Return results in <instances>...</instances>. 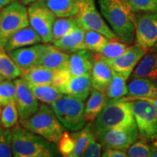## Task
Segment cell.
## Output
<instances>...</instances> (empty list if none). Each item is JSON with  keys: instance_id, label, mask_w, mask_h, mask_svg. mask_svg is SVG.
<instances>
[{"instance_id": "6da1fadb", "label": "cell", "mask_w": 157, "mask_h": 157, "mask_svg": "<svg viewBox=\"0 0 157 157\" xmlns=\"http://www.w3.org/2000/svg\"><path fill=\"white\" fill-rule=\"evenodd\" d=\"M101 13L119 40L132 44L135 36V15L123 0H98Z\"/></svg>"}, {"instance_id": "7a4b0ae2", "label": "cell", "mask_w": 157, "mask_h": 157, "mask_svg": "<svg viewBox=\"0 0 157 157\" xmlns=\"http://www.w3.org/2000/svg\"><path fill=\"white\" fill-rule=\"evenodd\" d=\"M12 129V150L15 157H54L60 153L56 143L31 132L21 124Z\"/></svg>"}, {"instance_id": "3957f363", "label": "cell", "mask_w": 157, "mask_h": 157, "mask_svg": "<svg viewBox=\"0 0 157 157\" xmlns=\"http://www.w3.org/2000/svg\"><path fill=\"white\" fill-rule=\"evenodd\" d=\"M136 126L130 101L126 97L109 99L106 105L92 122L94 132L105 129Z\"/></svg>"}, {"instance_id": "277c9868", "label": "cell", "mask_w": 157, "mask_h": 157, "mask_svg": "<svg viewBox=\"0 0 157 157\" xmlns=\"http://www.w3.org/2000/svg\"><path fill=\"white\" fill-rule=\"evenodd\" d=\"M23 127L57 144L65 131L50 105L40 103L36 112L26 120L20 122Z\"/></svg>"}, {"instance_id": "5b68a950", "label": "cell", "mask_w": 157, "mask_h": 157, "mask_svg": "<svg viewBox=\"0 0 157 157\" xmlns=\"http://www.w3.org/2000/svg\"><path fill=\"white\" fill-rule=\"evenodd\" d=\"M64 128L71 132L82 129L87 124L84 119L83 101L66 94H63L50 105Z\"/></svg>"}, {"instance_id": "8992f818", "label": "cell", "mask_w": 157, "mask_h": 157, "mask_svg": "<svg viewBox=\"0 0 157 157\" xmlns=\"http://www.w3.org/2000/svg\"><path fill=\"white\" fill-rule=\"evenodd\" d=\"M29 25L28 8L19 0L0 10V46L20 29Z\"/></svg>"}, {"instance_id": "52a82bcc", "label": "cell", "mask_w": 157, "mask_h": 157, "mask_svg": "<svg viewBox=\"0 0 157 157\" xmlns=\"http://www.w3.org/2000/svg\"><path fill=\"white\" fill-rule=\"evenodd\" d=\"M74 17L84 31H96L109 39H119L99 13L95 0H77Z\"/></svg>"}, {"instance_id": "ba28073f", "label": "cell", "mask_w": 157, "mask_h": 157, "mask_svg": "<svg viewBox=\"0 0 157 157\" xmlns=\"http://www.w3.org/2000/svg\"><path fill=\"white\" fill-rule=\"evenodd\" d=\"M139 135L147 141L157 139V109L143 100L129 101Z\"/></svg>"}, {"instance_id": "9c48e42d", "label": "cell", "mask_w": 157, "mask_h": 157, "mask_svg": "<svg viewBox=\"0 0 157 157\" xmlns=\"http://www.w3.org/2000/svg\"><path fill=\"white\" fill-rule=\"evenodd\" d=\"M28 15L29 25L39 34L42 42H52V26L56 16L49 9L44 0H37L29 4Z\"/></svg>"}, {"instance_id": "30bf717a", "label": "cell", "mask_w": 157, "mask_h": 157, "mask_svg": "<svg viewBox=\"0 0 157 157\" xmlns=\"http://www.w3.org/2000/svg\"><path fill=\"white\" fill-rule=\"evenodd\" d=\"M96 140L103 148H118L126 151L139 138L137 127H123L101 130L95 133Z\"/></svg>"}, {"instance_id": "8fae6325", "label": "cell", "mask_w": 157, "mask_h": 157, "mask_svg": "<svg viewBox=\"0 0 157 157\" xmlns=\"http://www.w3.org/2000/svg\"><path fill=\"white\" fill-rule=\"evenodd\" d=\"M136 44L145 52L157 43V13L135 15Z\"/></svg>"}, {"instance_id": "7c38bea8", "label": "cell", "mask_w": 157, "mask_h": 157, "mask_svg": "<svg viewBox=\"0 0 157 157\" xmlns=\"http://www.w3.org/2000/svg\"><path fill=\"white\" fill-rule=\"evenodd\" d=\"M13 82L16 88L15 103L18 111L19 121L21 122L28 119L36 112L40 103L35 97L28 84L23 78L18 77L13 80Z\"/></svg>"}, {"instance_id": "4fadbf2b", "label": "cell", "mask_w": 157, "mask_h": 157, "mask_svg": "<svg viewBox=\"0 0 157 157\" xmlns=\"http://www.w3.org/2000/svg\"><path fill=\"white\" fill-rule=\"evenodd\" d=\"M146 52L137 44L129 46L127 51L121 56L114 58H107L104 57L108 63L113 71L121 74L128 79L133 70L140 62Z\"/></svg>"}, {"instance_id": "5bb4252c", "label": "cell", "mask_w": 157, "mask_h": 157, "mask_svg": "<svg viewBox=\"0 0 157 157\" xmlns=\"http://www.w3.org/2000/svg\"><path fill=\"white\" fill-rule=\"evenodd\" d=\"M113 73L114 71L104 57L98 52H94L93 68L90 74L93 88L105 93Z\"/></svg>"}, {"instance_id": "9a60e30c", "label": "cell", "mask_w": 157, "mask_h": 157, "mask_svg": "<svg viewBox=\"0 0 157 157\" xmlns=\"http://www.w3.org/2000/svg\"><path fill=\"white\" fill-rule=\"evenodd\" d=\"M69 54L53 44L43 43L40 57L37 65L44 66L52 70H60L68 68Z\"/></svg>"}, {"instance_id": "2e32d148", "label": "cell", "mask_w": 157, "mask_h": 157, "mask_svg": "<svg viewBox=\"0 0 157 157\" xmlns=\"http://www.w3.org/2000/svg\"><path fill=\"white\" fill-rule=\"evenodd\" d=\"M42 42V39L30 25L20 29L6 40L3 48L7 52L17 49L31 46Z\"/></svg>"}, {"instance_id": "e0dca14e", "label": "cell", "mask_w": 157, "mask_h": 157, "mask_svg": "<svg viewBox=\"0 0 157 157\" xmlns=\"http://www.w3.org/2000/svg\"><path fill=\"white\" fill-rule=\"evenodd\" d=\"M94 52L83 49L69 55L68 69L71 76L90 75L93 68Z\"/></svg>"}, {"instance_id": "ac0fdd59", "label": "cell", "mask_w": 157, "mask_h": 157, "mask_svg": "<svg viewBox=\"0 0 157 157\" xmlns=\"http://www.w3.org/2000/svg\"><path fill=\"white\" fill-rule=\"evenodd\" d=\"M92 87L90 75L71 76L70 79L59 90L63 94H66L84 101L89 97Z\"/></svg>"}, {"instance_id": "d6986e66", "label": "cell", "mask_w": 157, "mask_h": 157, "mask_svg": "<svg viewBox=\"0 0 157 157\" xmlns=\"http://www.w3.org/2000/svg\"><path fill=\"white\" fill-rule=\"evenodd\" d=\"M131 78H144L157 82V47L145 53L131 74Z\"/></svg>"}, {"instance_id": "ffe728a7", "label": "cell", "mask_w": 157, "mask_h": 157, "mask_svg": "<svg viewBox=\"0 0 157 157\" xmlns=\"http://www.w3.org/2000/svg\"><path fill=\"white\" fill-rule=\"evenodd\" d=\"M43 43L21 48L8 52L21 71L37 65L40 57Z\"/></svg>"}, {"instance_id": "44dd1931", "label": "cell", "mask_w": 157, "mask_h": 157, "mask_svg": "<svg viewBox=\"0 0 157 157\" xmlns=\"http://www.w3.org/2000/svg\"><path fill=\"white\" fill-rule=\"evenodd\" d=\"M84 30L78 25L70 33L60 39L52 41L51 43L57 48L68 53H71L85 49L84 44Z\"/></svg>"}, {"instance_id": "7402d4cb", "label": "cell", "mask_w": 157, "mask_h": 157, "mask_svg": "<svg viewBox=\"0 0 157 157\" xmlns=\"http://www.w3.org/2000/svg\"><path fill=\"white\" fill-rule=\"evenodd\" d=\"M55 70L50 69L40 65H36L27 69L21 71L20 77L28 84L41 85L53 84Z\"/></svg>"}, {"instance_id": "603a6c76", "label": "cell", "mask_w": 157, "mask_h": 157, "mask_svg": "<svg viewBox=\"0 0 157 157\" xmlns=\"http://www.w3.org/2000/svg\"><path fill=\"white\" fill-rule=\"evenodd\" d=\"M127 87L129 97L157 98V82L144 78H131Z\"/></svg>"}, {"instance_id": "cb8c5ba5", "label": "cell", "mask_w": 157, "mask_h": 157, "mask_svg": "<svg viewBox=\"0 0 157 157\" xmlns=\"http://www.w3.org/2000/svg\"><path fill=\"white\" fill-rule=\"evenodd\" d=\"M109 98L106 93L93 88L84 107V119L87 122H93L106 105Z\"/></svg>"}, {"instance_id": "d4e9b609", "label": "cell", "mask_w": 157, "mask_h": 157, "mask_svg": "<svg viewBox=\"0 0 157 157\" xmlns=\"http://www.w3.org/2000/svg\"><path fill=\"white\" fill-rule=\"evenodd\" d=\"M71 135L73 137L75 146L70 157L82 156L84 148L87 146L90 141L95 137V132L92 127V122H88L87 124H86L85 127L82 129L73 132Z\"/></svg>"}, {"instance_id": "484cf974", "label": "cell", "mask_w": 157, "mask_h": 157, "mask_svg": "<svg viewBox=\"0 0 157 157\" xmlns=\"http://www.w3.org/2000/svg\"><path fill=\"white\" fill-rule=\"evenodd\" d=\"M39 101L50 105L63 95L59 88L54 84H41L31 85L28 84Z\"/></svg>"}, {"instance_id": "4316f807", "label": "cell", "mask_w": 157, "mask_h": 157, "mask_svg": "<svg viewBox=\"0 0 157 157\" xmlns=\"http://www.w3.org/2000/svg\"><path fill=\"white\" fill-rule=\"evenodd\" d=\"M49 9L58 17L74 16L77 0H44Z\"/></svg>"}, {"instance_id": "83f0119b", "label": "cell", "mask_w": 157, "mask_h": 157, "mask_svg": "<svg viewBox=\"0 0 157 157\" xmlns=\"http://www.w3.org/2000/svg\"><path fill=\"white\" fill-rule=\"evenodd\" d=\"M0 75L5 79L14 80L21 75V70L8 52L0 46Z\"/></svg>"}, {"instance_id": "f1b7e54d", "label": "cell", "mask_w": 157, "mask_h": 157, "mask_svg": "<svg viewBox=\"0 0 157 157\" xmlns=\"http://www.w3.org/2000/svg\"><path fill=\"white\" fill-rule=\"evenodd\" d=\"M127 80V78L122 74L114 71L105 92L108 98L109 99H117L127 95L128 93Z\"/></svg>"}, {"instance_id": "f546056e", "label": "cell", "mask_w": 157, "mask_h": 157, "mask_svg": "<svg viewBox=\"0 0 157 157\" xmlns=\"http://www.w3.org/2000/svg\"><path fill=\"white\" fill-rule=\"evenodd\" d=\"M77 26L78 24L74 16L56 18L52 26V41L65 36Z\"/></svg>"}, {"instance_id": "4dcf8cb0", "label": "cell", "mask_w": 157, "mask_h": 157, "mask_svg": "<svg viewBox=\"0 0 157 157\" xmlns=\"http://www.w3.org/2000/svg\"><path fill=\"white\" fill-rule=\"evenodd\" d=\"M19 114L15 101L4 105L0 115V125L5 128L12 129L18 123Z\"/></svg>"}, {"instance_id": "1f68e13d", "label": "cell", "mask_w": 157, "mask_h": 157, "mask_svg": "<svg viewBox=\"0 0 157 157\" xmlns=\"http://www.w3.org/2000/svg\"><path fill=\"white\" fill-rule=\"evenodd\" d=\"M109 39L103 34L93 30L84 31V44L87 50L98 52L102 47L109 42Z\"/></svg>"}, {"instance_id": "d6a6232c", "label": "cell", "mask_w": 157, "mask_h": 157, "mask_svg": "<svg viewBox=\"0 0 157 157\" xmlns=\"http://www.w3.org/2000/svg\"><path fill=\"white\" fill-rule=\"evenodd\" d=\"M129 44L119 39H109L99 50L98 53L107 58H114L122 55L129 48Z\"/></svg>"}, {"instance_id": "836d02e7", "label": "cell", "mask_w": 157, "mask_h": 157, "mask_svg": "<svg viewBox=\"0 0 157 157\" xmlns=\"http://www.w3.org/2000/svg\"><path fill=\"white\" fill-rule=\"evenodd\" d=\"M16 88L13 80L4 79L0 82V104L2 106L15 101Z\"/></svg>"}, {"instance_id": "e575fe53", "label": "cell", "mask_w": 157, "mask_h": 157, "mask_svg": "<svg viewBox=\"0 0 157 157\" xmlns=\"http://www.w3.org/2000/svg\"><path fill=\"white\" fill-rule=\"evenodd\" d=\"M133 13H157V0H123Z\"/></svg>"}, {"instance_id": "d590c367", "label": "cell", "mask_w": 157, "mask_h": 157, "mask_svg": "<svg viewBox=\"0 0 157 157\" xmlns=\"http://www.w3.org/2000/svg\"><path fill=\"white\" fill-rule=\"evenodd\" d=\"M12 129L0 125V157L13 156Z\"/></svg>"}, {"instance_id": "8d00e7d4", "label": "cell", "mask_w": 157, "mask_h": 157, "mask_svg": "<svg viewBox=\"0 0 157 157\" xmlns=\"http://www.w3.org/2000/svg\"><path fill=\"white\" fill-rule=\"evenodd\" d=\"M151 146H149L145 139L137 140L127 149V156L129 157H149L151 156Z\"/></svg>"}, {"instance_id": "74e56055", "label": "cell", "mask_w": 157, "mask_h": 157, "mask_svg": "<svg viewBox=\"0 0 157 157\" xmlns=\"http://www.w3.org/2000/svg\"><path fill=\"white\" fill-rule=\"evenodd\" d=\"M75 143L71 135L68 132L64 131L60 140L57 143V146L60 154L65 157H70L73 152Z\"/></svg>"}, {"instance_id": "f35d334b", "label": "cell", "mask_w": 157, "mask_h": 157, "mask_svg": "<svg viewBox=\"0 0 157 157\" xmlns=\"http://www.w3.org/2000/svg\"><path fill=\"white\" fill-rule=\"evenodd\" d=\"M103 146L100 142L96 140L95 137L90 141L87 146L84 148L82 156L84 157H98L102 154Z\"/></svg>"}, {"instance_id": "ab89813d", "label": "cell", "mask_w": 157, "mask_h": 157, "mask_svg": "<svg viewBox=\"0 0 157 157\" xmlns=\"http://www.w3.org/2000/svg\"><path fill=\"white\" fill-rule=\"evenodd\" d=\"M71 77V74L68 68L55 70L53 84L58 88L62 87L70 79Z\"/></svg>"}, {"instance_id": "60d3db41", "label": "cell", "mask_w": 157, "mask_h": 157, "mask_svg": "<svg viewBox=\"0 0 157 157\" xmlns=\"http://www.w3.org/2000/svg\"><path fill=\"white\" fill-rule=\"evenodd\" d=\"M101 156L103 157H127V154L126 151L118 148H104Z\"/></svg>"}, {"instance_id": "b9f144b4", "label": "cell", "mask_w": 157, "mask_h": 157, "mask_svg": "<svg viewBox=\"0 0 157 157\" xmlns=\"http://www.w3.org/2000/svg\"><path fill=\"white\" fill-rule=\"evenodd\" d=\"M127 101H132V100H143L146 101L151 103L157 109V98H132V97H126Z\"/></svg>"}, {"instance_id": "7bdbcfd3", "label": "cell", "mask_w": 157, "mask_h": 157, "mask_svg": "<svg viewBox=\"0 0 157 157\" xmlns=\"http://www.w3.org/2000/svg\"><path fill=\"white\" fill-rule=\"evenodd\" d=\"M16 0H0V10H2L7 5H10Z\"/></svg>"}, {"instance_id": "ee69618b", "label": "cell", "mask_w": 157, "mask_h": 157, "mask_svg": "<svg viewBox=\"0 0 157 157\" xmlns=\"http://www.w3.org/2000/svg\"><path fill=\"white\" fill-rule=\"evenodd\" d=\"M151 156L157 157V148L151 146Z\"/></svg>"}, {"instance_id": "f6af8a7d", "label": "cell", "mask_w": 157, "mask_h": 157, "mask_svg": "<svg viewBox=\"0 0 157 157\" xmlns=\"http://www.w3.org/2000/svg\"><path fill=\"white\" fill-rule=\"evenodd\" d=\"M19 1H21V2L24 4L25 5H29V4H31V2H33L32 0H19Z\"/></svg>"}, {"instance_id": "bcb514c9", "label": "cell", "mask_w": 157, "mask_h": 157, "mask_svg": "<svg viewBox=\"0 0 157 157\" xmlns=\"http://www.w3.org/2000/svg\"><path fill=\"white\" fill-rule=\"evenodd\" d=\"M153 146L157 148V139H156V140H155L154 141V143H153Z\"/></svg>"}, {"instance_id": "7dc6e473", "label": "cell", "mask_w": 157, "mask_h": 157, "mask_svg": "<svg viewBox=\"0 0 157 157\" xmlns=\"http://www.w3.org/2000/svg\"><path fill=\"white\" fill-rule=\"evenodd\" d=\"M4 79H5V78H4L3 77V76H2V75H0V82H1L2 81H3V80Z\"/></svg>"}, {"instance_id": "c3c4849f", "label": "cell", "mask_w": 157, "mask_h": 157, "mask_svg": "<svg viewBox=\"0 0 157 157\" xmlns=\"http://www.w3.org/2000/svg\"><path fill=\"white\" fill-rule=\"evenodd\" d=\"M1 111H2V105L0 104V115H1Z\"/></svg>"}, {"instance_id": "681fc988", "label": "cell", "mask_w": 157, "mask_h": 157, "mask_svg": "<svg viewBox=\"0 0 157 157\" xmlns=\"http://www.w3.org/2000/svg\"><path fill=\"white\" fill-rule=\"evenodd\" d=\"M33 1V2H35V1H37V0H32Z\"/></svg>"}, {"instance_id": "f907efd6", "label": "cell", "mask_w": 157, "mask_h": 157, "mask_svg": "<svg viewBox=\"0 0 157 157\" xmlns=\"http://www.w3.org/2000/svg\"><path fill=\"white\" fill-rule=\"evenodd\" d=\"M155 45H157V43H156V44H155Z\"/></svg>"}, {"instance_id": "816d5d0a", "label": "cell", "mask_w": 157, "mask_h": 157, "mask_svg": "<svg viewBox=\"0 0 157 157\" xmlns=\"http://www.w3.org/2000/svg\"><path fill=\"white\" fill-rule=\"evenodd\" d=\"M155 46H156V47H157V45H155Z\"/></svg>"}, {"instance_id": "f5cc1de1", "label": "cell", "mask_w": 157, "mask_h": 157, "mask_svg": "<svg viewBox=\"0 0 157 157\" xmlns=\"http://www.w3.org/2000/svg\"><path fill=\"white\" fill-rule=\"evenodd\" d=\"M0 38H1V36H0Z\"/></svg>"}]
</instances>
